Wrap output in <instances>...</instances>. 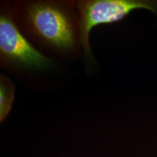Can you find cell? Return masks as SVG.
Masks as SVG:
<instances>
[{"label": "cell", "mask_w": 157, "mask_h": 157, "mask_svg": "<svg viewBox=\"0 0 157 157\" xmlns=\"http://www.w3.org/2000/svg\"><path fill=\"white\" fill-rule=\"evenodd\" d=\"M25 17L35 36L50 48L63 53L74 50L75 24L69 12L61 4H29L25 9Z\"/></svg>", "instance_id": "6da1fadb"}, {"label": "cell", "mask_w": 157, "mask_h": 157, "mask_svg": "<svg viewBox=\"0 0 157 157\" xmlns=\"http://www.w3.org/2000/svg\"><path fill=\"white\" fill-rule=\"evenodd\" d=\"M80 15V42L84 58H93L89 37L93 28L118 22L136 10L144 9L157 15V1L151 0H89L77 4Z\"/></svg>", "instance_id": "7a4b0ae2"}, {"label": "cell", "mask_w": 157, "mask_h": 157, "mask_svg": "<svg viewBox=\"0 0 157 157\" xmlns=\"http://www.w3.org/2000/svg\"><path fill=\"white\" fill-rule=\"evenodd\" d=\"M0 56L2 62L29 70H45L52 60L32 46L9 14L0 17Z\"/></svg>", "instance_id": "3957f363"}, {"label": "cell", "mask_w": 157, "mask_h": 157, "mask_svg": "<svg viewBox=\"0 0 157 157\" xmlns=\"http://www.w3.org/2000/svg\"><path fill=\"white\" fill-rule=\"evenodd\" d=\"M15 98V86L6 76L1 75L0 79V121L7 117L13 106Z\"/></svg>", "instance_id": "277c9868"}]
</instances>
